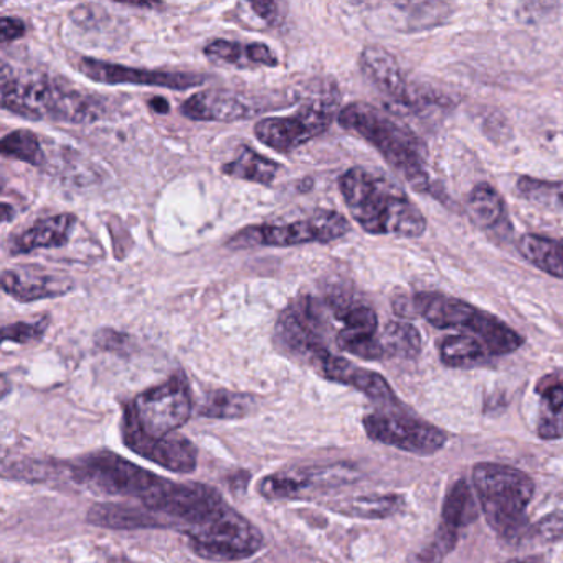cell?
<instances>
[{
	"mask_svg": "<svg viewBox=\"0 0 563 563\" xmlns=\"http://www.w3.org/2000/svg\"><path fill=\"white\" fill-rule=\"evenodd\" d=\"M339 190L352 219L371 235L418 239L427 232L421 210L385 177L364 167H352L339 179Z\"/></svg>",
	"mask_w": 563,
	"mask_h": 563,
	"instance_id": "obj_1",
	"label": "cell"
},
{
	"mask_svg": "<svg viewBox=\"0 0 563 563\" xmlns=\"http://www.w3.org/2000/svg\"><path fill=\"white\" fill-rule=\"evenodd\" d=\"M0 91L5 111L27 120L87 124L100 120L103 108L95 98L44 74H18L9 64L0 68Z\"/></svg>",
	"mask_w": 563,
	"mask_h": 563,
	"instance_id": "obj_2",
	"label": "cell"
},
{
	"mask_svg": "<svg viewBox=\"0 0 563 563\" xmlns=\"http://www.w3.org/2000/svg\"><path fill=\"white\" fill-rule=\"evenodd\" d=\"M338 121L344 130L372 144L388 166L400 174L415 190L430 192V174L424 161L423 144L388 111L357 101L342 108Z\"/></svg>",
	"mask_w": 563,
	"mask_h": 563,
	"instance_id": "obj_3",
	"label": "cell"
},
{
	"mask_svg": "<svg viewBox=\"0 0 563 563\" xmlns=\"http://www.w3.org/2000/svg\"><path fill=\"white\" fill-rule=\"evenodd\" d=\"M398 318L415 319L417 316L438 329H461L479 339L489 355H507L523 344L522 335L500 321L496 316L441 292H417L400 296L394 301Z\"/></svg>",
	"mask_w": 563,
	"mask_h": 563,
	"instance_id": "obj_4",
	"label": "cell"
},
{
	"mask_svg": "<svg viewBox=\"0 0 563 563\" xmlns=\"http://www.w3.org/2000/svg\"><path fill=\"white\" fill-rule=\"evenodd\" d=\"M473 484L490 529L506 539L519 537L536 493L532 477L507 464L477 463L473 467Z\"/></svg>",
	"mask_w": 563,
	"mask_h": 563,
	"instance_id": "obj_5",
	"label": "cell"
},
{
	"mask_svg": "<svg viewBox=\"0 0 563 563\" xmlns=\"http://www.w3.org/2000/svg\"><path fill=\"white\" fill-rule=\"evenodd\" d=\"M190 549L213 562H239L256 555L263 536L242 514L223 503L199 522L186 527Z\"/></svg>",
	"mask_w": 563,
	"mask_h": 563,
	"instance_id": "obj_6",
	"label": "cell"
},
{
	"mask_svg": "<svg viewBox=\"0 0 563 563\" xmlns=\"http://www.w3.org/2000/svg\"><path fill=\"white\" fill-rule=\"evenodd\" d=\"M341 95L335 87H328L321 93L306 101L289 117L265 118L255 124V136L260 143L276 153L288 154L309 141L324 134L338 120Z\"/></svg>",
	"mask_w": 563,
	"mask_h": 563,
	"instance_id": "obj_7",
	"label": "cell"
},
{
	"mask_svg": "<svg viewBox=\"0 0 563 563\" xmlns=\"http://www.w3.org/2000/svg\"><path fill=\"white\" fill-rule=\"evenodd\" d=\"M351 232L349 220L335 210H318L305 219L288 223H265L250 225L240 230L227 243L232 250L258 249V246L308 245V243H329L342 239Z\"/></svg>",
	"mask_w": 563,
	"mask_h": 563,
	"instance_id": "obj_8",
	"label": "cell"
},
{
	"mask_svg": "<svg viewBox=\"0 0 563 563\" xmlns=\"http://www.w3.org/2000/svg\"><path fill=\"white\" fill-rule=\"evenodd\" d=\"M71 473L78 483L98 493L137 499L146 497L164 479L111 451L88 454L71 466Z\"/></svg>",
	"mask_w": 563,
	"mask_h": 563,
	"instance_id": "obj_9",
	"label": "cell"
},
{
	"mask_svg": "<svg viewBox=\"0 0 563 563\" xmlns=\"http://www.w3.org/2000/svg\"><path fill=\"white\" fill-rule=\"evenodd\" d=\"M362 423L371 440L418 456H433L448 441V434L441 428L405 413L401 407L372 411L365 415Z\"/></svg>",
	"mask_w": 563,
	"mask_h": 563,
	"instance_id": "obj_10",
	"label": "cell"
},
{
	"mask_svg": "<svg viewBox=\"0 0 563 563\" xmlns=\"http://www.w3.org/2000/svg\"><path fill=\"white\" fill-rule=\"evenodd\" d=\"M140 427L151 437L166 438L189 421L192 394L186 375L176 374L134 398L130 405Z\"/></svg>",
	"mask_w": 563,
	"mask_h": 563,
	"instance_id": "obj_11",
	"label": "cell"
},
{
	"mask_svg": "<svg viewBox=\"0 0 563 563\" xmlns=\"http://www.w3.org/2000/svg\"><path fill=\"white\" fill-rule=\"evenodd\" d=\"M325 328V306L312 296H301L276 321V341L289 354L314 365L329 351L324 339Z\"/></svg>",
	"mask_w": 563,
	"mask_h": 563,
	"instance_id": "obj_12",
	"label": "cell"
},
{
	"mask_svg": "<svg viewBox=\"0 0 563 563\" xmlns=\"http://www.w3.org/2000/svg\"><path fill=\"white\" fill-rule=\"evenodd\" d=\"M362 74L368 81L388 98L398 111L405 113H417L430 104H443L444 100H438L434 93L420 90L408 81L407 75L401 70L397 58L378 45H368L362 51L361 58Z\"/></svg>",
	"mask_w": 563,
	"mask_h": 563,
	"instance_id": "obj_13",
	"label": "cell"
},
{
	"mask_svg": "<svg viewBox=\"0 0 563 563\" xmlns=\"http://www.w3.org/2000/svg\"><path fill=\"white\" fill-rule=\"evenodd\" d=\"M223 503L225 500L220 493L207 484L174 483L167 479L161 481L141 499V504L159 514L167 522L183 523L184 529L199 522Z\"/></svg>",
	"mask_w": 563,
	"mask_h": 563,
	"instance_id": "obj_14",
	"label": "cell"
},
{
	"mask_svg": "<svg viewBox=\"0 0 563 563\" xmlns=\"http://www.w3.org/2000/svg\"><path fill=\"white\" fill-rule=\"evenodd\" d=\"M124 444L134 453L146 457L157 466L166 467L174 473H192L197 466V450L187 438H157L147 434L134 417L130 407L124 410L121 424Z\"/></svg>",
	"mask_w": 563,
	"mask_h": 563,
	"instance_id": "obj_15",
	"label": "cell"
},
{
	"mask_svg": "<svg viewBox=\"0 0 563 563\" xmlns=\"http://www.w3.org/2000/svg\"><path fill=\"white\" fill-rule=\"evenodd\" d=\"M78 70L101 85H134V87L166 88V90H192L206 84V77L184 71L141 70L126 65L111 64L97 58H81Z\"/></svg>",
	"mask_w": 563,
	"mask_h": 563,
	"instance_id": "obj_16",
	"label": "cell"
},
{
	"mask_svg": "<svg viewBox=\"0 0 563 563\" xmlns=\"http://www.w3.org/2000/svg\"><path fill=\"white\" fill-rule=\"evenodd\" d=\"M329 308L344 324L335 338L339 349L364 361H384V345L377 335V312L371 306L345 305L341 299H331Z\"/></svg>",
	"mask_w": 563,
	"mask_h": 563,
	"instance_id": "obj_17",
	"label": "cell"
},
{
	"mask_svg": "<svg viewBox=\"0 0 563 563\" xmlns=\"http://www.w3.org/2000/svg\"><path fill=\"white\" fill-rule=\"evenodd\" d=\"M354 477L355 471L344 464L309 467L291 473L269 474L260 481L258 493L266 499H296L305 497L309 490L331 489L349 484Z\"/></svg>",
	"mask_w": 563,
	"mask_h": 563,
	"instance_id": "obj_18",
	"label": "cell"
},
{
	"mask_svg": "<svg viewBox=\"0 0 563 563\" xmlns=\"http://www.w3.org/2000/svg\"><path fill=\"white\" fill-rule=\"evenodd\" d=\"M312 367L328 380L355 388V390L367 395L371 400L377 401L384 408L401 407L394 388L380 374L368 371V368L358 367L347 358L332 354L331 351L322 354Z\"/></svg>",
	"mask_w": 563,
	"mask_h": 563,
	"instance_id": "obj_19",
	"label": "cell"
},
{
	"mask_svg": "<svg viewBox=\"0 0 563 563\" xmlns=\"http://www.w3.org/2000/svg\"><path fill=\"white\" fill-rule=\"evenodd\" d=\"M263 107L232 91L209 90L192 95L184 101L180 113L194 121L233 123L256 117Z\"/></svg>",
	"mask_w": 563,
	"mask_h": 563,
	"instance_id": "obj_20",
	"label": "cell"
},
{
	"mask_svg": "<svg viewBox=\"0 0 563 563\" xmlns=\"http://www.w3.org/2000/svg\"><path fill=\"white\" fill-rule=\"evenodd\" d=\"M0 283H2L5 295L19 302L62 298L75 289L74 279L68 276L44 275L41 272H19V269H5Z\"/></svg>",
	"mask_w": 563,
	"mask_h": 563,
	"instance_id": "obj_21",
	"label": "cell"
},
{
	"mask_svg": "<svg viewBox=\"0 0 563 563\" xmlns=\"http://www.w3.org/2000/svg\"><path fill=\"white\" fill-rule=\"evenodd\" d=\"M77 225L74 213H58L38 220L31 229L12 236L11 255H27L35 250L62 249L70 242L71 232Z\"/></svg>",
	"mask_w": 563,
	"mask_h": 563,
	"instance_id": "obj_22",
	"label": "cell"
},
{
	"mask_svg": "<svg viewBox=\"0 0 563 563\" xmlns=\"http://www.w3.org/2000/svg\"><path fill=\"white\" fill-rule=\"evenodd\" d=\"M88 522L104 529H153V527H169L164 517L151 510L150 507L133 506V504H98L88 512Z\"/></svg>",
	"mask_w": 563,
	"mask_h": 563,
	"instance_id": "obj_23",
	"label": "cell"
},
{
	"mask_svg": "<svg viewBox=\"0 0 563 563\" xmlns=\"http://www.w3.org/2000/svg\"><path fill=\"white\" fill-rule=\"evenodd\" d=\"M216 64L233 65L236 68L278 67L279 60L268 45L242 44V42L213 41L203 51Z\"/></svg>",
	"mask_w": 563,
	"mask_h": 563,
	"instance_id": "obj_24",
	"label": "cell"
},
{
	"mask_svg": "<svg viewBox=\"0 0 563 563\" xmlns=\"http://www.w3.org/2000/svg\"><path fill=\"white\" fill-rule=\"evenodd\" d=\"M536 390L542 400L537 433L542 440H556L563 434V380L556 375H545Z\"/></svg>",
	"mask_w": 563,
	"mask_h": 563,
	"instance_id": "obj_25",
	"label": "cell"
},
{
	"mask_svg": "<svg viewBox=\"0 0 563 563\" xmlns=\"http://www.w3.org/2000/svg\"><path fill=\"white\" fill-rule=\"evenodd\" d=\"M405 499L400 494H368L331 504V510L354 519H387L404 509Z\"/></svg>",
	"mask_w": 563,
	"mask_h": 563,
	"instance_id": "obj_26",
	"label": "cell"
},
{
	"mask_svg": "<svg viewBox=\"0 0 563 563\" xmlns=\"http://www.w3.org/2000/svg\"><path fill=\"white\" fill-rule=\"evenodd\" d=\"M517 246L523 258L536 268L542 269L553 278L563 279V240L526 233L520 236Z\"/></svg>",
	"mask_w": 563,
	"mask_h": 563,
	"instance_id": "obj_27",
	"label": "cell"
},
{
	"mask_svg": "<svg viewBox=\"0 0 563 563\" xmlns=\"http://www.w3.org/2000/svg\"><path fill=\"white\" fill-rule=\"evenodd\" d=\"M279 170H282V166L278 163L246 146L242 147L235 159L222 166V173L225 176L260 184V186H269L275 183Z\"/></svg>",
	"mask_w": 563,
	"mask_h": 563,
	"instance_id": "obj_28",
	"label": "cell"
},
{
	"mask_svg": "<svg viewBox=\"0 0 563 563\" xmlns=\"http://www.w3.org/2000/svg\"><path fill=\"white\" fill-rule=\"evenodd\" d=\"M477 514L479 510H477L476 500H474L466 481L460 479L453 483L443 500V509H441L443 522L441 523L460 530L461 527L474 522L477 519Z\"/></svg>",
	"mask_w": 563,
	"mask_h": 563,
	"instance_id": "obj_29",
	"label": "cell"
},
{
	"mask_svg": "<svg viewBox=\"0 0 563 563\" xmlns=\"http://www.w3.org/2000/svg\"><path fill=\"white\" fill-rule=\"evenodd\" d=\"M467 213L481 229H493L504 217V200L489 184H477L467 197Z\"/></svg>",
	"mask_w": 563,
	"mask_h": 563,
	"instance_id": "obj_30",
	"label": "cell"
},
{
	"mask_svg": "<svg viewBox=\"0 0 563 563\" xmlns=\"http://www.w3.org/2000/svg\"><path fill=\"white\" fill-rule=\"evenodd\" d=\"M486 347L479 339L470 334L446 335L440 342L441 362L448 367H471L487 357Z\"/></svg>",
	"mask_w": 563,
	"mask_h": 563,
	"instance_id": "obj_31",
	"label": "cell"
},
{
	"mask_svg": "<svg viewBox=\"0 0 563 563\" xmlns=\"http://www.w3.org/2000/svg\"><path fill=\"white\" fill-rule=\"evenodd\" d=\"M387 358L413 361L421 354V335L415 325L404 321H391L380 334Z\"/></svg>",
	"mask_w": 563,
	"mask_h": 563,
	"instance_id": "obj_32",
	"label": "cell"
},
{
	"mask_svg": "<svg viewBox=\"0 0 563 563\" xmlns=\"http://www.w3.org/2000/svg\"><path fill=\"white\" fill-rule=\"evenodd\" d=\"M255 400L246 394L213 390L203 398L199 415L207 418H243L253 410Z\"/></svg>",
	"mask_w": 563,
	"mask_h": 563,
	"instance_id": "obj_33",
	"label": "cell"
},
{
	"mask_svg": "<svg viewBox=\"0 0 563 563\" xmlns=\"http://www.w3.org/2000/svg\"><path fill=\"white\" fill-rule=\"evenodd\" d=\"M2 154L21 163L31 164V166H42L45 163L44 147L37 134L29 130L12 131L5 134L0 143Z\"/></svg>",
	"mask_w": 563,
	"mask_h": 563,
	"instance_id": "obj_34",
	"label": "cell"
},
{
	"mask_svg": "<svg viewBox=\"0 0 563 563\" xmlns=\"http://www.w3.org/2000/svg\"><path fill=\"white\" fill-rule=\"evenodd\" d=\"M457 530L441 523L440 529L437 530L433 542L424 547L420 553L410 560V563H441V560L456 547Z\"/></svg>",
	"mask_w": 563,
	"mask_h": 563,
	"instance_id": "obj_35",
	"label": "cell"
},
{
	"mask_svg": "<svg viewBox=\"0 0 563 563\" xmlns=\"http://www.w3.org/2000/svg\"><path fill=\"white\" fill-rule=\"evenodd\" d=\"M51 325V318L38 319L35 322H15V324L4 325L2 329V339L4 342H15V344H31V342L41 341Z\"/></svg>",
	"mask_w": 563,
	"mask_h": 563,
	"instance_id": "obj_36",
	"label": "cell"
},
{
	"mask_svg": "<svg viewBox=\"0 0 563 563\" xmlns=\"http://www.w3.org/2000/svg\"><path fill=\"white\" fill-rule=\"evenodd\" d=\"M533 536L545 543H553L562 540L563 510H553V512L543 516L542 519L533 526Z\"/></svg>",
	"mask_w": 563,
	"mask_h": 563,
	"instance_id": "obj_37",
	"label": "cell"
},
{
	"mask_svg": "<svg viewBox=\"0 0 563 563\" xmlns=\"http://www.w3.org/2000/svg\"><path fill=\"white\" fill-rule=\"evenodd\" d=\"M27 27L21 19L9 18L4 15L0 21V35H2V44H11V42L19 41L24 37Z\"/></svg>",
	"mask_w": 563,
	"mask_h": 563,
	"instance_id": "obj_38",
	"label": "cell"
},
{
	"mask_svg": "<svg viewBox=\"0 0 563 563\" xmlns=\"http://www.w3.org/2000/svg\"><path fill=\"white\" fill-rule=\"evenodd\" d=\"M252 11L258 15L260 19L269 25H278L282 21V12H279V5L275 2H253Z\"/></svg>",
	"mask_w": 563,
	"mask_h": 563,
	"instance_id": "obj_39",
	"label": "cell"
},
{
	"mask_svg": "<svg viewBox=\"0 0 563 563\" xmlns=\"http://www.w3.org/2000/svg\"><path fill=\"white\" fill-rule=\"evenodd\" d=\"M124 341H126V335L120 334L113 329H103L97 335L98 347L107 349V351H118V349L123 347Z\"/></svg>",
	"mask_w": 563,
	"mask_h": 563,
	"instance_id": "obj_40",
	"label": "cell"
},
{
	"mask_svg": "<svg viewBox=\"0 0 563 563\" xmlns=\"http://www.w3.org/2000/svg\"><path fill=\"white\" fill-rule=\"evenodd\" d=\"M151 107H153V110L157 111V113H167V111H169V104H167V101H164L163 98H154V100L151 101Z\"/></svg>",
	"mask_w": 563,
	"mask_h": 563,
	"instance_id": "obj_41",
	"label": "cell"
},
{
	"mask_svg": "<svg viewBox=\"0 0 563 563\" xmlns=\"http://www.w3.org/2000/svg\"><path fill=\"white\" fill-rule=\"evenodd\" d=\"M2 210H4V212H2V222H11V220L14 219V209H12V207L9 206V203L4 202L2 203Z\"/></svg>",
	"mask_w": 563,
	"mask_h": 563,
	"instance_id": "obj_42",
	"label": "cell"
},
{
	"mask_svg": "<svg viewBox=\"0 0 563 563\" xmlns=\"http://www.w3.org/2000/svg\"><path fill=\"white\" fill-rule=\"evenodd\" d=\"M510 563H536V562H526V560H514V562Z\"/></svg>",
	"mask_w": 563,
	"mask_h": 563,
	"instance_id": "obj_43",
	"label": "cell"
},
{
	"mask_svg": "<svg viewBox=\"0 0 563 563\" xmlns=\"http://www.w3.org/2000/svg\"><path fill=\"white\" fill-rule=\"evenodd\" d=\"M559 200H560V202L563 203V190H562V192L559 194Z\"/></svg>",
	"mask_w": 563,
	"mask_h": 563,
	"instance_id": "obj_44",
	"label": "cell"
}]
</instances>
